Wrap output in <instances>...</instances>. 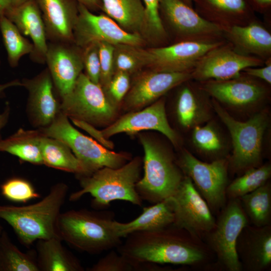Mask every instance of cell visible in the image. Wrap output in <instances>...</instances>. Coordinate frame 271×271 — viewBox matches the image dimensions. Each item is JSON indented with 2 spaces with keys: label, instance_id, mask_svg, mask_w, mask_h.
<instances>
[{
  "label": "cell",
  "instance_id": "cell-1",
  "mask_svg": "<svg viewBox=\"0 0 271 271\" xmlns=\"http://www.w3.org/2000/svg\"><path fill=\"white\" fill-rule=\"evenodd\" d=\"M118 252L137 262L197 265L207 258L205 250L185 230L171 225L165 228L132 233Z\"/></svg>",
  "mask_w": 271,
  "mask_h": 271
},
{
  "label": "cell",
  "instance_id": "cell-2",
  "mask_svg": "<svg viewBox=\"0 0 271 271\" xmlns=\"http://www.w3.org/2000/svg\"><path fill=\"white\" fill-rule=\"evenodd\" d=\"M68 192V186L59 183L37 203L22 206L0 205V218L12 227L19 241L28 248L39 239L60 238L57 221Z\"/></svg>",
  "mask_w": 271,
  "mask_h": 271
},
{
  "label": "cell",
  "instance_id": "cell-3",
  "mask_svg": "<svg viewBox=\"0 0 271 271\" xmlns=\"http://www.w3.org/2000/svg\"><path fill=\"white\" fill-rule=\"evenodd\" d=\"M113 216L111 211L70 210L60 214L57 233L62 240L76 249L99 254L122 243L111 227Z\"/></svg>",
  "mask_w": 271,
  "mask_h": 271
},
{
  "label": "cell",
  "instance_id": "cell-4",
  "mask_svg": "<svg viewBox=\"0 0 271 271\" xmlns=\"http://www.w3.org/2000/svg\"><path fill=\"white\" fill-rule=\"evenodd\" d=\"M142 165L141 159L136 157L119 168L103 167L89 175L78 177L80 189L72 193L69 199L76 201L89 194L93 198L91 205L97 209L107 207L115 200L141 206L143 200L136 186L140 179Z\"/></svg>",
  "mask_w": 271,
  "mask_h": 271
},
{
  "label": "cell",
  "instance_id": "cell-5",
  "mask_svg": "<svg viewBox=\"0 0 271 271\" xmlns=\"http://www.w3.org/2000/svg\"><path fill=\"white\" fill-rule=\"evenodd\" d=\"M213 110L227 127L231 139L232 153L228 169L235 173L261 165L262 146L269 123L267 112L256 113L245 121L233 117L218 102L211 99Z\"/></svg>",
  "mask_w": 271,
  "mask_h": 271
},
{
  "label": "cell",
  "instance_id": "cell-6",
  "mask_svg": "<svg viewBox=\"0 0 271 271\" xmlns=\"http://www.w3.org/2000/svg\"><path fill=\"white\" fill-rule=\"evenodd\" d=\"M140 141L144 151V174L136 189L143 201L155 204L172 196L184 175L166 149L145 136H141Z\"/></svg>",
  "mask_w": 271,
  "mask_h": 271
},
{
  "label": "cell",
  "instance_id": "cell-7",
  "mask_svg": "<svg viewBox=\"0 0 271 271\" xmlns=\"http://www.w3.org/2000/svg\"><path fill=\"white\" fill-rule=\"evenodd\" d=\"M39 129L67 145L90 175L103 167L119 168L131 160L127 154L111 151L79 131L61 111L49 125Z\"/></svg>",
  "mask_w": 271,
  "mask_h": 271
},
{
  "label": "cell",
  "instance_id": "cell-8",
  "mask_svg": "<svg viewBox=\"0 0 271 271\" xmlns=\"http://www.w3.org/2000/svg\"><path fill=\"white\" fill-rule=\"evenodd\" d=\"M159 12L169 38L176 42H218L225 41L223 30L202 17L181 0H159Z\"/></svg>",
  "mask_w": 271,
  "mask_h": 271
},
{
  "label": "cell",
  "instance_id": "cell-9",
  "mask_svg": "<svg viewBox=\"0 0 271 271\" xmlns=\"http://www.w3.org/2000/svg\"><path fill=\"white\" fill-rule=\"evenodd\" d=\"M176 161L183 174L191 179L212 213L220 211L227 202L228 158L205 162L184 149Z\"/></svg>",
  "mask_w": 271,
  "mask_h": 271
},
{
  "label": "cell",
  "instance_id": "cell-10",
  "mask_svg": "<svg viewBox=\"0 0 271 271\" xmlns=\"http://www.w3.org/2000/svg\"><path fill=\"white\" fill-rule=\"evenodd\" d=\"M61 111L70 119L93 126L112 119L116 107L108 98L100 85L91 81L83 73L78 77L70 93L61 99Z\"/></svg>",
  "mask_w": 271,
  "mask_h": 271
},
{
  "label": "cell",
  "instance_id": "cell-11",
  "mask_svg": "<svg viewBox=\"0 0 271 271\" xmlns=\"http://www.w3.org/2000/svg\"><path fill=\"white\" fill-rule=\"evenodd\" d=\"M229 200L221 210L214 227L205 237L221 267L228 271H241L242 267L236 252V242L249 220L240 199Z\"/></svg>",
  "mask_w": 271,
  "mask_h": 271
},
{
  "label": "cell",
  "instance_id": "cell-12",
  "mask_svg": "<svg viewBox=\"0 0 271 271\" xmlns=\"http://www.w3.org/2000/svg\"><path fill=\"white\" fill-rule=\"evenodd\" d=\"M170 197L174 214L173 225L198 241L213 228L216 220L213 213L189 177L184 175L178 190Z\"/></svg>",
  "mask_w": 271,
  "mask_h": 271
},
{
  "label": "cell",
  "instance_id": "cell-13",
  "mask_svg": "<svg viewBox=\"0 0 271 271\" xmlns=\"http://www.w3.org/2000/svg\"><path fill=\"white\" fill-rule=\"evenodd\" d=\"M73 40L81 48L93 43L102 42L113 45L128 44L142 47L146 42L142 36L124 31L105 14H94L79 3Z\"/></svg>",
  "mask_w": 271,
  "mask_h": 271
},
{
  "label": "cell",
  "instance_id": "cell-14",
  "mask_svg": "<svg viewBox=\"0 0 271 271\" xmlns=\"http://www.w3.org/2000/svg\"><path fill=\"white\" fill-rule=\"evenodd\" d=\"M264 63L257 57L239 53L226 41L200 58L191 72L192 80L197 82L228 80L238 76L247 68L261 66Z\"/></svg>",
  "mask_w": 271,
  "mask_h": 271
},
{
  "label": "cell",
  "instance_id": "cell-15",
  "mask_svg": "<svg viewBox=\"0 0 271 271\" xmlns=\"http://www.w3.org/2000/svg\"><path fill=\"white\" fill-rule=\"evenodd\" d=\"M197 83L219 103L239 109L261 103L268 97L270 91L268 84L243 72L228 80H209Z\"/></svg>",
  "mask_w": 271,
  "mask_h": 271
},
{
  "label": "cell",
  "instance_id": "cell-16",
  "mask_svg": "<svg viewBox=\"0 0 271 271\" xmlns=\"http://www.w3.org/2000/svg\"><path fill=\"white\" fill-rule=\"evenodd\" d=\"M82 49L74 42L48 43L45 64L61 99L71 92L82 73Z\"/></svg>",
  "mask_w": 271,
  "mask_h": 271
},
{
  "label": "cell",
  "instance_id": "cell-17",
  "mask_svg": "<svg viewBox=\"0 0 271 271\" xmlns=\"http://www.w3.org/2000/svg\"><path fill=\"white\" fill-rule=\"evenodd\" d=\"M226 41L218 42H179L148 49L151 70L166 72H191L208 51Z\"/></svg>",
  "mask_w": 271,
  "mask_h": 271
},
{
  "label": "cell",
  "instance_id": "cell-18",
  "mask_svg": "<svg viewBox=\"0 0 271 271\" xmlns=\"http://www.w3.org/2000/svg\"><path fill=\"white\" fill-rule=\"evenodd\" d=\"M143 130H155L161 132L175 147L180 143L178 134L168 122L163 98L142 110L127 113L100 131L107 139L117 133H133Z\"/></svg>",
  "mask_w": 271,
  "mask_h": 271
},
{
  "label": "cell",
  "instance_id": "cell-19",
  "mask_svg": "<svg viewBox=\"0 0 271 271\" xmlns=\"http://www.w3.org/2000/svg\"><path fill=\"white\" fill-rule=\"evenodd\" d=\"M21 82L28 91L27 112L31 124L39 128L48 126L61 112L60 102L55 94L48 69L46 68L35 77Z\"/></svg>",
  "mask_w": 271,
  "mask_h": 271
},
{
  "label": "cell",
  "instance_id": "cell-20",
  "mask_svg": "<svg viewBox=\"0 0 271 271\" xmlns=\"http://www.w3.org/2000/svg\"><path fill=\"white\" fill-rule=\"evenodd\" d=\"M192 79L191 72H166L151 70L140 75L128 90L125 104L139 109L161 98L171 89Z\"/></svg>",
  "mask_w": 271,
  "mask_h": 271
},
{
  "label": "cell",
  "instance_id": "cell-21",
  "mask_svg": "<svg viewBox=\"0 0 271 271\" xmlns=\"http://www.w3.org/2000/svg\"><path fill=\"white\" fill-rule=\"evenodd\" d=\"M236 249L242 269L263 271L271 265V225L248 224L240 233Z\"/></svg>",
  "mask_w": 271,
  "mask_h": 271
},
{
  "label": "cell",
  "instance_id": "cell-22",
  "mask_svg": "<svg viewBox=\"0 0 271 271\" xmlns=\"http://www.w3.org/2000/svg\"><path fill=\"white\" fill-rule=\"evenodd\" d=\"M5 15L23 35L29 36L34 49L29 55L31 60L38 64H45L48 40L41 12L36 0H29L16 7H11Z\"/></svg>",
  "mask_w": 271,
  "mask_h": 271
},
{
  "label": "cell",
  "instance_id": "cell-23",
  "mask_svg": "<svg viewBox=\"0 0 271 271\" xmlns=\"http://www.w3.org/2000/svg\"><path fill=\"white\" fill-rule=\"evenodd\" d=\"M180 86L175 104L176 116L180 125L185 129H192L209 121L213 109L210 96L192 79Z\"/></svg>",
  "mask_w": 271,
  "mask_h": 271
},
{
  "label": "cell",
  "instance_id": "cell-24",
  "mask_svg": "<svg viewBox=\"0 0 271 271\" xmlns=\"http://www.w3.org/2000/svg\"><path fill=\"white\" fill-rule=\"evenodd\" d=\"M36 1L41 12L48 41L74 42L73 30L78 16V3L75 0Z\"/></svg>",
  "mask_w": 271,
  "mask_h": 271
},
{
  "label": "cell",
  "instance_id": "cell-25",
  "mask_svg": "<svg viewBox=\"0 0 271 271\" xmlns=\"http://www.w3.org/2000/svg\"><path fill=\"white\" fill-rule=\"evenodd\" d=\"M195 10L205 20L223 30L246 25L257 19L244 0H192Z\"/></svg>",
  "mask_w": 271,
  "mask_h": 271
},
{
  "label": "cell",
  "instance_id": "cell-26",
  "mask_svg": "<svg viewBox=\"0 0 271 271\" xmlns=\"http://www.w3.org/2000/svg\"><path fill=\"white\" fill-rule=\"evenodd\" d=\"M223 36L239 53L257 57L264 62L271 59V34L257 19L246 25L226 28Z\"/></svg>",
  "mask_w": 271,
  "mask_h": 271
},
{
  "label": "cell",
  "instance_id": "cell-27",
  "mask_svg": "<svg viewBox=\"0 0 271 271\" xmlns=\"http://www.w3.org/2000/svg\"><path fill=\"white\" fill-rule=\"evenodd\" d=\"M174 214L171 197L154 205L144 207L142 213L127 223L113 220L111 223L112 230L120 238L137 232L162 229L173 224Z\"/></svg>",
  "mask_w": 271,
  "mask_h": 271
},
{
  "label": "cell",
  "instance_id": "cell-28",
  "mask_svg": "<svg viewBox=\"0 0 271 271\" xmlns=\"http://www.w3.org/2000/svg\"><path fill=\"white\" fill-rule=\"evenodd\" d=\"M36 252L40 271H83L79 260L66 249L60 238L37 240Z\"/></svg>",
  "mask_w": 271,
  "mask_h": 271
},
{
  "label": "cell",
  "instance_id": "cell-29",
  "mask_svg": "<svg viewBox=\"0 0 271 271\" xmlns=\"http://www.w3.org/2000/svg\"><path fill=\"white\" fill-rule=\"evenodd\" d=\"M101 1V11L104 14L114 21L124 31L139 34L144 38L146 13L142 0Z\"/></svg>",
  "mask_w": 271,
  "mask_h": 271
},
{
  "label": "cell",
  "instance_id": "cell-30",
  "mask_svg": "<svg viewBox=\"0 0 271 271\" xmlns=\"http://www.w3.org/2000/svg\"><path fill=\"white\" fill-rule=\"evenodd\" d=\"M40 147L43 165L75 174L78 177L90 175L82 163L62 141L43 133Z\"/></svg>",
  "mask_w": 271,
  "mask_h": 271
},
{
  "label": "cell",
  "instance_id": "cell-31",
  "mask_svg": "<svg viewBox=\"0 0 271 271\" xmlns=\"http://www.w3.org/2000/svg\"><path fill=\"white\" fill-rule=\"evenodd\" d=\"M39 130L19 129L13 134L0 141V152L8 153L23 161L34 165H43Z\"/></svg>",
  "mask_w": 271,
  "mask_h": 271
},
{
  "label": "cell",
  "instance_id": "cell-32",
  "mask_svg": "<svg viewBox=\"0 0 271 271\" xmlns=\"http://www.w3.org/2000/svg\"><path fill=\"white\" fill-rule=\"evenodd\" d=\"M192 143L201 154L213 159L227 158L226 143L217 124L208 121L205 125L195 126L192 129Z\"/></svg>",
  "mask_w": 271,
  "mask_h": 271
},
{
  "label": "cell",
  "instance_id": "cell-33",
  "mask_svg": "<svg viewBox=\"0 0 271 271\" xmlns=\"http://www.w3.org/2000/svg\"><path fill=\"white\" fill-rule=\"evenodd\" d=\"M0 271H40L36 250L21 251L3 230L0 235Z\"/></svg>",
  "mask_w": 271,
  "mask_h": 271
},
{
  "label": "cell",
  "instance_id": "cell-34",
  "mask_svg": "<svg viewBox=\"0 0 271 271\" xmlns=\"http://www.w3.org/2000/svg\"><path fill=\"white\" fill-rule=\"evenodd\" d=\"M239 199L253 225L261 227L270 225L271 185L269 181Z\"/></svg>",
  "mask_w": 271,
  "mask_h": 271
},
{
  "label": "cell",
  "instance_id": "cell-35",
  "mask_svg": "<svg viewBox=\"0 0 271 271\" xmlns=\"http://www.w3.org/2000/svg\"><path fill=\"white\" fill-rule=\"evenodd\" d=\"M0 32L9 65L12 68L17 67L22 57L32 52L33 44L4 15H0Z\"/></svg>",
  "mask_w": 271,
  "mask_h": 271
},
{
  "label": "cell",
  "instance_id": "cell-36",
  "mask_svg": "<svg viewBox=\"0 0 271 271\" xmlns=\"http://www.w3.org/2000/svg\"><path fill=\"white\" fill-rule=\"evenodd\" d=\"M270 176L271 165L269 163L245 171L228 184L227 198H240L269 181Z\"/></svg>",
  "mask_w": 271,
  "mask_h": 271
},
{
  "label": "cell",
  "instance_id": "cell-37",
  "mask_svg": "<svg viewBox=\"0 0 271 271\" xmlns=\"http://www.w3.org/2000/svg\"><path fill=\"white\" fill-rule=\"evenodd\" d=\"M150 62L148 49L128 44L114 45L115 72H123L130 75L145 66H149Z\"/></svg>",
  "mask_w": 271,
  "mask_h": 271
},
{
  "label": "cell",
  "instance_id": "cell-38",
  "mask_svg": "<svg viewBox=\"0 0 271 271\" xmlns=\"http://www.w3.org/2000/svg\"><path fill=\"white\" fill-rule=\"evenodd\" d=\"M142 1L146 13L145 39L157 46L167 44L169 39L160 17L159 0Z\"/></svg>",
  "mask_w": 271,
  "mask_h": 271
},
{
  "label": "cell",
  "instance_id": "cell-39",
  "mask_svg": "<svg viewBox=\"0 0 271 271\" xmlns=\"http://www.w3.org/2000/svg\"><path fill=\"white\" fill-rule=\"evenodd\" d=\"M149 263L137 262L123 255L111 250L88 268V271H149Z\"/></svg>",
  "mask_w": 271,
  "mask_h": 271
},
{
  "label": "cell",
  "instance_id": "cell-40",
  "mask_svg": "<svg viewBox=\"0 0 271 271\" xmlns=\"http://www.w3.org/2000/svg\"><path fill=\"white\" fill-rule=\"evenodd\" d=\"M0 188L2 195L6 199L15 203H26L40 197L29 181L19 177L8 179L1 185Z\"/></svg>",
  "mask_w": 271,
  "mask_h": 271
},
{
  "label": "cell",
  "instance_id": "cell-41",
  "mask_svg": "<svg viewBox=\"0 0 271 271\" xmlns=\"http://www.w3.org/2000/svg\"><path fill=\"white\" fill-rule=\"evenodd\" d=\"M114 45L106 43H98L100 66V85L103 90L107 87L114 73Z\"/></svg>",
  "mask_w": 271,
  "mask_h": 271
},
{
  "label": "cell",
  "instance_id": "cell-42",
  "mask_svg": "<svg viewBox=\"0 0 271 271\" xmlns=\"http://www.w3.org/2000/svg\"><path fill=\"white\" fill-rule=\"evenodd\" d=\"M82 49V61L84 73L93 82L100 85V66L98 43L90 44Z\"/></svg>",
  "mask_w": 271,
  "mask_h": 271
},
{
  "label": "cell",
  "instance_id": "cell-43",
  "mask_svg": "<svg viewBox=\"0 0 271 271\" xmlns=\"http://www.w3.org/2000/svg\"><path fill=\"white\" fill-rule=\"evenodd\" d=\"M129 75L125 72H115L107 87L103 90L109 100L115 105L120 103L129 90Z\"/></svg>",
  "mask_w": 271,
  "mask_h": 271
},
{
  "label": "cell",
  "instance_id": "cell-44",
  "mask_svg": "<svg viewBox=\"0 0 271 271\" xmlns=\"http://www.w3.org/2000/svg\"><path fill=\"white\" fill-rule=\"evenodd\" d=\"M242 72L270 85L271 84V59L265 61L264 64L262 66L248 67L243 70Z\"/></svg>",
  "mask_w": 271,
  "mask_h": 271
},
{
  "label": "cell",
  "instance_id": "cell-45",
  "mask_svg": "<svg viewBox=\"0 0 271 271\" xmlns=\"http://www.w3.org/2000/svg\"><path fill=\"white\" fill-rule=\"evenodd\" d=\"M77 126L87 131L106 148H112L113 144L102 135L100 130H97L94 126L83 121L71 119Z\"/></svg>",
  "mask_w": 271,
  "mask_h": 271
},
{
  "label": "cell",
  "instance_id": "cell-46",
  "mask_svg": "<svg viewBox=\"0 0 271 271\" xmlns=\"http://www.w3.org/2000/svg\"><path fill=\"white\" fill-rule=\"evenodd\" d=\"M14 86H22V82L18 79H15L5 83L0 84V93L7 88ZM9 114L10 107L9 106L7 107L3 113H0V131L7 124Z\"/></svg>",
  "mask_w": 271,
  "mask_h": 271
},
{
  "label": "cell",
  "instance_id": "cell-47",
  "mask_svg": "<svg viewBox=\"0 0 271 271\" xmlns=\"http://www.w3.org/2000/svg\"><path fill=\"white\" fill-rule=\"evenodd\" d=\"M254 12L269 15L271 10V0H244Z\"/></svg>",
  "mask_w": 271,
  "mask_h": 271
},
{
  "label": "cell",
  "instance_id": "cell-48",
  "mask_svg": "<svg viewBox=\"0 0 271 271\" xmlns=\"http://www.w3.org/2000/svg\"><path fill=\"white\" fill-rule=\"evenodd\" d=\"M78 3L84 6L91 12L101 11V0H75Z\"/></svg>",
  "mask_w": 271,
  "mask_h": 271
},
{
  "label": "cell",
  "instance_id": "cell-49",
  "mask_svg": "<svg viewBox=\"0 0 271 271\" xmlns=\"http://www.w3.org/2000/svg\"><path fill=\"white\" fill-rule=\"evenodd\" d=\"M10 7V0H0V15H4Z\"/></svg>",
  "mask_w": 271,
  "mask_h": 271
},
{
  "label": "cell",
  "instance_id": "cell-50",
  "mask_svg": "<svg viewBox=\"0 0 271 271\" xmlns=\"http://www.w3.org/2000/svg\"><path fill=\"white\" fill-rule=\"evenodd\" d=\"M29 1V0H10L11 7H18Z\"/></svg>",
  "mask_w": 271,
  "mask_h": 271
},
{
  "label": "cell",
  "instance_id": "cell-51",
  "mask_svg": "<svg viewBox=\"0 0 271 271\" xmlns=\"http://www.w3.org/2000/svg\"><path fill=\"white\" fill-rule=\"evenodd\" d=\"M187 5L193 7L192 0H181Z\"/></svg>",
  "mask_w": 271,
  "mask_h": 271
},
{
  "label": "cell",
  "instance_id": "cell-52",
  "mask_svg": "<svg viewBox=\"0 0 271 271\" xmlns=\"http://www.w3.org/2000/svg\"><path fill=\"white\" fill-rule=\"evenodd\" d=\"M3 228L2 227V226L0 224V235L1 234L2 232H3Z\"/></svg>",
  "mask_w": 271,
  "mask_h": 271
},
{
  "label": "cell",
  "instance_id": "cell-53",
  "mask_svg": "<svg viewBox=\"0 0 271 271\" xmlns=\"http://www.w3.org/2000/svg\"><path fill=\"white\" fill-rule=\"evenodd\" d=\"M1 140H2V138H1V136L0 134V141H1Z\"/></svg>",
  "mask_w": 271,
  "mask_h": 271
},
{
  "label": "cell",
  "instance_id": "cell-54",
  "mask_svg": "<svg viewBox=\"0 0 271 271\" xmlns=\"http://www.w3.org/2000/svg\"><path fill=\"white\" fill-rule=\"evenodd\" d=\"M1 60H0V68H1Z\"/></svg>",
  "mask_w": 271,
  "mask_h": 271
}]
</instances>
